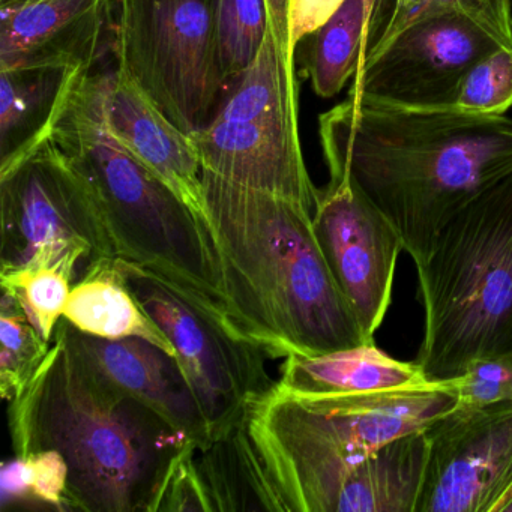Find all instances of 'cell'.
<instances>
[{
    "label": "cell",
    "instance_id": "obj_1",
    "mask_svg": "<svg viewBox=\"0 0 512 512\" xmlns=\"http://www.w3.org/2000/svg\"><path fill=\"white\" fill-rule=\"evenodd\" d=\"M319 122L331 181L346 179L364 194L415 265L455 214L512 173V119L503 115L349 97Z\"/></svg>",
    "mask_w": 512,
    "mask_h": 512
},
{
    "label": "cell",
    "instance_id": "obj_2",
    "mask_svg": "<svg viewBox=\"0 0 512 512\" xmlns=\"http://www.w3.org/2000/svg\"><path fill=\"white\" fill-rule=\"evenodd\" d=\"M218 281L233 322L271 358L374 343L323 256L313 212L202 170Z\"/></svg>",
    "mask_w": 512,
    "mask_h": 512
},
{
    "label": "cell",
    "instance_id": "obj_3",
    "mask_svg": "<svg viewBox=\"0 0 512 512\" xmlns=\"http://www.w3.org/2000/svg\"><path fill=\"white\" fill-rule=\"evenodd\" d=\"M16 455L55 449L68 467V511L151 512L190 437L110 383L68 341L10 401Z\"/></svg>",
    "mask_w": 512,
    "mask_h": 512
},
{
    "label": "cell",
    "instance_id": "obj_4",
    "mask_svg": "<svg viewBox=\"0 0 512 512\" xmlns=\"http://www.w3.org/2000/svg\"><path fill=\"white\" fill-rule=\"evenodd\" d=\"M106 79L107 74L92 71L80 79L50 139L94 190L119 259L175 284L244 335L221 290L208 227L110 131Z\"/></svg>",
    "mask_w": 512,
    "mask_h": 512
},
{
    "label": "cell",
    "instance_id": "obj_5",
    "mask_svg": "<svg viewBox=\"0 0 512 512\" xmlns=\"http://www.w3.org/2000/svg\"><path fill=\"white\" fill-rule=\"evenodd\" d=\"M455 404L446 382L344 395H296L275 386L248 410L245 427L280 511L334 512L362 461Z\"/></svg>",
    "mask_w": 512,
    "mask_h": 512
},
{
    "label": "cell",
    "instance_id": "obj_6",
    "mask_svg": "<svg viewBox=\"0 0 512 512\" xmlns=\"http://www.w3.org/2000/svg\"><path fill=\"white\" fill-rule=\"evenodd\" d=\"M416 269L424 335L415 362L427 380L512 353V173L455 214Z\"/></svg>",
    "mask_w": 512,
    "mask_h": 512
},
{
    "label": "cell",
    "instance_id": "obj_7",
    "mask_svg": "<svg viewBox=\"0 0 512 512\" xmlns=\"http://www.w3.org/2000/svg\"><path fill=\"white\" fill-rule=\"evenodd\" d=\"M298 115L295 55L269 26L256 62L227 85L214 118L191 139L203 169L314 212L320 190L305 166Z\"/></svg>",
    "mask_w": 512,
    "mask_h": 512
},
{
    "label": "cell",
    "instance_id": "obj_8",
    "mask_svg": "<svg viewBox=\"0 0 512 512\" xmlns=\"http://www.w3.org/2000/svg\"><path fill=\"white\" fill-rule=\"evenodd\" d=\"M512 47L511 0H445L365 59L349 97L404 109L454 107L470 68Z\"/></svg>",
    "mask_w": 512,
    "mask_h": 512
},
{
    "label": "cell",
    "instance_id": "obj_9",
    "mask_svg": "<svg viewBox=\"0 0 512 512\" xmlns=\"http://www.w3.org/2000/svg\"><path fill=\"white\" fill-rule=\"evenodd\" d=\"M217 0H118V68L188 136L208 127L226 92Z\"/></svg>",
    "mask_w": 512,
    "mask_h": 512
},
{
    "label": "cell",
    "instance_id": "obj_10",
    "mask_svg": "<svg viewBox=\"0 0 512 512\" xmlns=\"http://www.w3.org/2000/svg\"><path fill=\"white\" fill-rule=\"evenodd\" d=\"M2 269L52 265L74 284L101 260L119 259L103 209L52 139L0 175Z\"/></svg>",
    "mask_w": 512,
    "mask_h": 512
},
{
    "label": "cell",
    "instance_id": "obj_11",
    "mask_svg": "<svg viewBox=\"0 0 512 512\" xmlns=\"http://www.w3.org/2000/svg\"><path fill=\"white\" fill-rule=\"evenodd\" d=\"M119 266L134 298L175 347L205 415L209 442L226 436L277 386L266 368L268 353L160 275L122 259Z\"/></svg>",
    "mask_w": 512,
    "mask_h": 512
},
{
    "label": "cell",
    "instance_id": "obj_12",
    "mask_svg": "<svg viewBox=\"0 0 512 512\" xmlns=\"http://www.w3.org/2000/svg\"><path fill=\"white\" fill-rule=\"evenodd\" d=\"M424 434L427 467L415 512H493L512 485V400L455 406Z\"/></svg>",
    "mask_w": 512,
    "mask_h": 512
},
{
    "label": "cell",
    "instance_id": "obj_13",
    "mask_svg": "<svg viewBox=\"0 0 512 512\" xmlns=\"http://www.w3.org/2000/svg\"><path fill=\"white\" fill-rule=\"evenodd\" d=\"M314 230L332 275L365 334H374L392 301L395 268L404 251L391 221L346 179L320 190Z\"/></svg>",
    "mask_w": 512,
    "mask_h": 512
},
{
    "label": "cell",
    "instance_id": "obj_14",
    "mask_svg": "<svg viewBox=\"0 0 512 512\" xmlns=\"http://www.w3.org/2000/svg\"><path fill=\"white\" fill-rule=\"evenodd\" d=\"M61 325L71 346L116 388L151 407L197 445L209 442L205 415L176 356L142 338L94 337L64 317Z\"/></svg>",
    "mask_w": 512,
    "mask_h": 512
},
{
    "label": "cell",
    "instance_id": "obj_15",
    "mask_svg": "<svg viewBox=\"0 0 512 512\" xmlns=\"http://www.w3.org/2000/svg\"><path fill=\"white\" fill-rule=\"evenodd\" d=\"M110 0H32L0 7V70L74 67L92 71Z\"/></svg>",
    "mask_w": 512,
    "mask_h": 512
},
{
    "label": "cell",
    "instance_id": "obj_16",
    "mask_svg": "<svg viewBox=\"0 0 512 512\" xmlns=\"http://www.w3.org/2000/svg\"><path fill=\"white\" fill-rule=\"evenodd\" d=\"M104 113L116 140L169 185L206 226L203 167L191 136L176 127L119 68L107 74Z\"/></svg>",
    "mask_w": 512,
    "mask_h": 512
},
{
    "label": "cell",
    "instance_id": "obj_17",
    "mask_svg": "<svg viewBox=\"0 0 512 512\" xmlns=\"http://www.w3.org/2000/svg\"><path fill=\"white\" fill-rule=\"evenodd\" d=\"M86 73L91 71L58 65L0 70V175L50 139Z\"/></svg>",
    "mask_w": 512,
    "mask_h": 512
},
{
    "label": "cell",
    "instance_id": "obj_18",
    "mask_svg": "<svg viewBox=\"0 0 512 512\" xmlns=\"http://www.w3.org/2000/svg\"><path fill=\"white\" fill-rule=\"evenodd\" d=\"M430 382L419 365L398 361L374 343L322 355H289L277 386L296 395H344L410 388Z\"/></svg>",
    "mask_w": 512,
    "mask_h": 512
},
{
    "label": "cell",
    "instance_id": "obj_19",
    "mask_svg": "<svg viewBox=\"0 0 512 512\" xmlns=\"http://www.w3.org/2000/svg\"><path fill=\"white\" fill-rule=\"evenodd\" d=\"M64 319L94 337L107 340L142 338L176 356L169 337L131 293L119 259L95 263L74 284Z\"/></svg>",
    "mask_w": 512,
    "mask_h": 512
},
{
    "label": "cell",
    "instance_id": "obj_20",
    "mask_svg": "<svg viewBox=\"0 0 512 512\" xmlns=\"http://www.w3.org/2000/svg\"><path fill=\"white\" fill-rule=\"evenodd\" d=\"M427 454L424 430L380 446L350 473L334 512H415Z\"/></svg>",
    "mask_w": 512,
    "mask_h": 512
},
{
    "label": "cell",
    "instance_id": "obj_21",
    "mask_svg": "<svg viewBox=\"0 0 512 512\" xmlns=\"http://www.w3.org/2000/svg\"><path fill=\"white\" fill-rule=\"evenodd\" d=\"M371 0H344V4L305 38V76L320 98L343 91L361 67L370 23Z\"/></svg>",
    "mask_w": 512,
    "mask_h": 512
},
{
    "label": "cell",
    "instance_id": "obj_22",
    "mask_svg": "<svg viewBox=\"0 0 512 512\" xmlns=\"http://www.w3.org/2000/svg\"><path fill=\"white\" fill-rule=\"evenodd\" d=\"M0 278L4 295L16 301L38 334L52 343L74 286L73 275L58 266L31 265L0 271Z\"/></svg>",
    "mask_w": 512,
    "mask_h": 512
},
{
    "label": "cell",
    "instance_id": "obj_23",
    "mask_svg": "<svg viewBox=\"0 0 512 512\" xmlns=\"http://www.w3.org/2000/svg\"><path fill=\"white\" fill-rule=\"evenodd\" d=\"M268 29L266 0H217L218 62L226 85L256 62Z\"/></svg>",
    "mask_w": 512,
    "mask_h": 512
},
{
    "label": "cell",
    "instance_id": "obj_24",
    "mask_svg": "<svg viewBox=\"0 0 512 512\" xmlns=\"http://www.w3.org/2000/svg\"><path fill=\"white\" fill-rule=\"evenodd\" d=\"M0 343V394L10 403L34 379L52 343L38 334L8 295L0 304Z\"/></svg>",
    "mask_w": 512,
    "mask_h": 512
},
{
    "label": "cell",
    "instance_id": "obj_25",
    "mask_svg": "<svg viewBox=\"0 0 512 512\" xmlns=\"http://www.w3.org/2000/svg\"><path fill=\"white\" fill-rule=\"evenodd\" d=\"M2 505L34 502L68 511V467L55 449L16 455L2 466Z\"/></svg>",
    "mask_w": 512,
    "mask_h": 512
},
{
    "label": "cell",
    "instance_id": "obj_26",
    "mask_svg": "<svg viewBox=\"0 0 512 512\" xmlns=\"http://www.w3.org/2000/svg\"><path fill=\"white\" fill-rule=\"evenodd\" d=\"M511 106L512 47H502L470 68L454 107L473 115H503Z\"/></svg>",
    "mask_w": 512,
    "mask_h": 512
},
{
    "label": "cell",
    "instance_id": "obj_27",
    "mask_svg": "<svg viewBox=\"0 0 512 512\" xmlns=\"http://www.w3.org/2000/svg\"><path fill=\"white\" fill-rule=\"evenodd\" d=\"M461 407H479L512 400V353L473 359L454 379L445 380Z\"/></svg>",
    "mask_w": 512,
    "mask_h": 512
},
{
    "label": "cell",
    "instance_id": "obj_28",
    "mask_svg": "<svg viewBox=\"0 0 512 512\" xmlns=\"http://www.w3.org/2000/svg\"><path fill=\"white\" fill-rule=\"evenodd\" d=\"M442 2L445 0H371L370 23L362 62L379 52L410 23Z\"/></svg>",
    "mask_w": 512,
    "mask_h": 512
},
{
    "label": "cell",
    "instance_id": "obj_29",
    "mask_svg": "<svg viewBox=\"0 0 512 512\" xmlns=\"http://www.w3.org/2000/svg\"><path fill=\"white\" fill-rule=\"evenodd\" d=\"M343 4L344 0H292L290 32L295 50Z\"/></svg>",
    "mask_w": 512,
    "mask_h": 512
},
{
    "label": "cell",
    "instance_id": "obj_30",
    "mask_svg": "<svg viewBox=\"0 0 512 512\" xmlns=\"http://www.w3.org/2000/svg\"><path fill=\"white\" fill-rule=\"evenodd\" d=\"M266 7H268L269 26L274 31L281 49L295 55L296 50L293 47L292 32H290L292 0H266Z\"/></svg>",
    "mask_w": 512,
    "mask_h": 512
},
{
    "label": "cell",
    "instance_id": "obj_31",
    "mask_svg": "<svg viewBox=\"0 0 512 512\" xmlns=\"http://www.w3.org/2000/svg\"><path fill=\"white\" fill-rule=\"evenodd\" d=\"M493 512H512V485L503 494L502 499L494 505Z\"/></svg>",
    "mask_w": 512,
    "mask_h": 512
},
{
    "label": "cell",
    "instance_id": "obj_32",
    "mask_svg": "<svg viewBox=\"0 0 512 512\" xmlns=\"http://www.w3.org/2000/svg\"><path fill=\"white\" fill-rule=\"evenodd\" d=\"M32 0H0V7H10V5L26 4Z\"/></svg>",
    "mask_w": 512,
    "mask_h": 512
}]
</instances>
